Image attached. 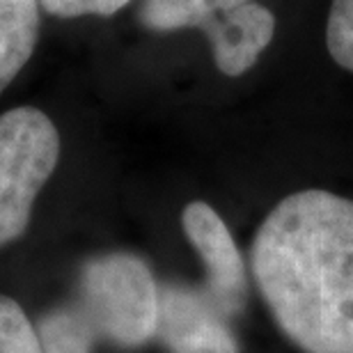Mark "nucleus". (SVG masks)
I'll use <instances>...</instances> for the list:
<instances>
[{
	"mask_svg": "<svg viewBox=\"0 0 353 353\" xmlns=\"http://www.w3.org/2000/svg\"><path fill=\"white\" fill-rule=\"evenodd\" d=\"M241 3L248 0H143L140 23L157 32L181 30V28L204 30Z\"/></svg>",
	"mask_w": 353,
	"mask_h": 353,
	"instance_id": "obj_9",
	"label": "nucleus"
},
{
	"mask_svg": "<svg viewBox=\"0 0 353 353\" xmlns=\"http://www.w3.org/2000/svg\"><path fill=\"white\" fill-rule=\"evenodd\" d=\"M181 230L204 268L200 287L234 319L248 301V271L228 223L209 202L193 200L181 211Z\"/></svg>",
	"mask_w": 353,
	"mask_h": 353,
	"instance_id": "obj_4",
	"label": "nucleus"
},
{
	"mask_svg": "<svg viewBox=\"0 0 353 353\" xmlns=\"http://www.w3.org/2000/svg\"><path fill=\"white\" fill-rule=\"evenodd\" d=\"M157 342L168 353H241L232 319L200 285L163 280Z\"/></svg>",
	"mask_w": 353,
	"mask_h": 353,
	"instance_id": "obj_5",
	"label": "nucleus"
},
{
	"mask_svg": "<svg viewBox=\"0 0 353 353\" xmlns=\"http://www.w3.org/2000/svg\"><path fill=\"white\" fill-rule=\"evenodd\" d=\"M39 39V0H0V94L32 58Z\"/></svg>",
	"mask_w": 353,
	"mask_h": 353,
	"instance_id": "obj_7",
	"label": "nucleus"
},
{
	"mask_svg": "<svg viewBox=\"0 0 353 353\" xmlns=\"http://www.w3.org/2000/svg\"><path fill=\"white\" fill-rule=\"evenodd\" d=\"M202 32L211 44L218 72L236 79L255 65L273 41L275 17L262 3L248 0L216 19Z\"/></svg>",
	"mask_w": 353,
	"mask_h": 353,
	"instance_id": "obj_6",
	"label": "nucleus"
},
{
	"mask_svg": "<svg viewBox=\"0 0 353 353\" xmlns=\"http://www.w3.org/2000/svg\"><path fill=\"white\" fill-rule=\"evenodd\" d=\"M131 0H39L48 14L60 19L74 17H110Z\"/></svg>",
	"mask_w": 353,
	"mask_h": 353,
	"instance_id": "obj_12",
	"label": "nucleus"
},
{
	"mask_svg": "<svg viewBox=\"0 0 353 353\" xmlns=\"http://www.w3.org/2000/svg\"><path fill=\"white\" fill-rule=\"evenodd\" d=\"M41 353H99L103 347L94 326L72 296L34 312Z\"/></svg>",
	"mask_w": 353,
	"mask_h": 353,
	"instance_id": "obj_8",
	"label": "nucleus"
},
{
	"mask_svg": "<svg viewBox=\"0 0 353 353\" xmlns=\"http://www.w3.org/2000/svg\"><path fill=\"white\" fill-rule=\"evenodd\" d=\"M250 273L280 333L303 353H353V200L287 195L250 245Z\"/></svg>",
	"mask_w": 353,
	"mask_h": 353,
	"instance_id": "obj_1",
	"label": "nucleus"
},
{
	"mask_svg": "<svg viewBox=\"0 0 353 353\" xmlns=\"http://www.w3.org/2000/svg\"><path fill=\"white\" fill-rule=\"evenodd\" d=\"M326 46L330 58L353 74V0H333L326 23Z\"/></svg>",
	"mask_w": 353,
	"mask_h": 353,
	"instance_id": "obj_11",
	"label": "nucleus"
},
{
	"mask_svg": "<svg viewBox=\"0 0 353 353\" xmlns=\"http://www.w3.org/2000/svg\"><path fill=\"white\" fill-rule=\"evenodd\" d=\"M161 285L147 259L129 250L97 252L79 266L72 299L103 347L138 351L157 342Z\"/></svg>",
	"mask_w": 353,
	"mask_h": 353,
	"instance_id": "obj_2",
	"label": "nucleus"
},
{
	"mask_svg": "<svg viewBox=\"0 0 353 353\" xmlns=\"http://www.w3.org/2000/svg\"><path fill=\"white\" fill-rule=\"evenodd\" d=\"M0 353H41L34 314L7 292H0Z\"/></svg>",
	"mask_w": 353,
	"mask_h": 353,
	"instance_id": "obj_10",
	"label": "nucleus"
},
{
	"mask_svg": "<svg viewBox=\"0 0 353 353\" xmlns=\"http://www.w3.org/2000/svg\"><path fill=\"white\" fill-rule=\"evenodd\" d=\"M60 133L53 119L32 105L0 115V250L23 239L34 207L58 170Z\"/></svg>",
	"mask_w": 353,
	"mask_h": 353,
	"instance_id": "obj_3",
	"label": "nucleus"
}]
</instances>
